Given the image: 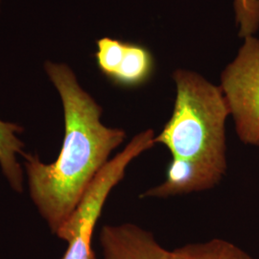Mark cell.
<instances>
[{"instance_id":"obj_5","label":"cell","mask_w":259,"mask_h":259,"mask_svg":"<svg viewBox=\"0 0 259 259\" xmlns=\"http://www.w3.org/2000/svg\"><path fill=\"white\" fill-rule=\"evenodd\" d=\"M104 259H170L151 232L133 223L106 225L100 232Z\"/></svg>"},{"instance_id":"obj_8","label":"cell","mask_w":259,"mask_h":259,"mask_svg":"<svg viewBox=\"0 0 259 259\" xmlns=\"http://www.w3.org/2000/svg\"><path fill=\"white\" fill-rule=\"evenodd\" d=\"M154 68V58L147 48L126 42L122 62L110 81L124 88L139 87L148 81Z\"/></svg>"},{"instance_id":"obj_12","label":"cell","mask_w":259,"mask_h":259,"mask_svg":"<svg viewBox=\"0 0 259 259\" xmlns=\"http://www.w3.org/2000/svg\"><path fill=\"white\" fill-rule=\"evenodd\" d=\"M1 3H2V0H0V13H1Z\"/></svg>"},{"instance_id":"obj_1","label":"cell","mask_w":259,"mask_h":259,"mask_svg":"<svg viewBox=\"0 0 259 259\" xmlns=\"http://www.w3.org/2000/svg\"><path fill=\"white\" fill-rule=\"evenodd\" d=\"M45 71L63 105V145L51 163L42 162L37 155L25 153L22 157L30 197L56 234L127 134L103 123L102 107L83 90L69 65L47 61Z\"/></svg>"},{"instance_id":"obj_10","label":"cell","mask_w":259,"mask_h":259,"mask_svg":"<svg viewBox=\"0 0 259 259\" xmlns=\"http://www.w3.org/2000/svg\"><path fill=\"white\" fill-rule=\"evenodd\" d=\"M96 47L95 60L97 66L101 73L111 80L122 62L126 42L105 37L96 41Z\"/></svg>"},{"instance_id":"obj_7","label":"cell","mask_w":259,"mask_h":259,"mask_svg":"<svg viewBox=\"0 0 259 259\" xmlns=\"http://www.w3.org/2000/svg\"><path fill=\"white\" fill-rule=\"evenodd\" d=\"M23 128L13 122L0 119V167L11 187L18 193L24 188L23 171L19 156H23L24 143L19 139Z\"/></svg>"},{"instance_id":"obj_4","label":"cell","mask_w":259,"mask_h":259,"mask_svg":"<svg viewBox=\"0 0 259 259\" xmlns=\"http://www.w3.org/2000/svg\"><path fill=\"white\" fill-rule=\"evenodd\" d=\"M220 88L229 105L236 135L259 147V38H244L239 52L223 70Z\"/></svg>"},{"instance_id":"obj_6","label":"cell","mask_w":259,"mask_h":259,"mask_svg":"<svg viewBox=\"0 0 259 259\" xmlns=\"http://www.w3.org/2000/svg\"><path fill=\"white\" fill-rule=\"evenodd\" d=\"M219 183L194 163L171 157L165 180L140 195V198H169L180 195L202 192L211 189Z\"/></svg>"},{"instance_id":"obj_3","label":"cell","mask_w":259,"mask_h":259,"mask_svg":"<svg viewBox=\"0 0 259 259\" xmlns=\"http://www.w3.org/2000/svg\"><path fill=\"white\" fill-rule=\"evenodd\" d=\"M152 129L137 134L94 179L80 204L56 235L67 243L62 259H95L93 248L94 229L112 189L126 175L130 164L155 145Z\"/></svg>"},{"instance_id":"obj_11","label":"cell","mask_w":259,"mask_h":259,"mask_svg":"<svg viewBox=\"0 0 259 259\" xmlns=\"http://www.w3.org/2000/svg\"><path fill=\"white\" fill-rule=\"evenodd\" d=\"M239 36H252L259 28V0H234Z\"/></svg>"},{"instance_id":"obj_2","label":"cell","mask_w":259,"mask_h":259,"mask_svg":"<svg viewBox=\"0 0 259 259\" xmlns=\"http://www.w3.org/2000/svg\"><path fill=\"white\" fill-rule=\"evenodd\" d=\"M174 110L155 144H162L171 157L188 160L220 183L228 170L226 123L231 116L220 85L187 69L173 73Z\"/></svg>"},{"instance_id":"obj_9","label":"cell","mask_w":259,"mask_h":259,"mask_svg":"<svg viewBox=\"0 0 259 259\" xmlns=\"http://www.w3.org/2000/svg\"><path fill=\"white\" fill-rule=\"evenodd\" d=\"M170 259H253L230 241L213 238L202 243L186 244L171 250Z\"/></svg>"}]
</instances>
